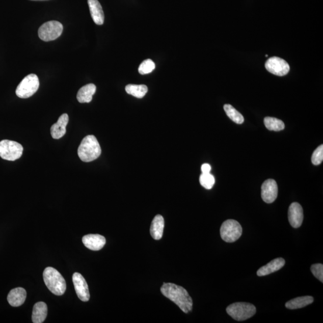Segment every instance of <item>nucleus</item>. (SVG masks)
Returning a JSON list of instances; mask_svg holds the SVG:
<instances>
[{
	"mask_svg": "<svg viewBox=\"0 0 323 323\" xmlns=\"http://www.w3.org/2000/svg\"><path fill=\"white\" fill-rule=\"evenodd\" d=\"M23 148L21 144L8 140L0 142V157L3 159L15 161L22 156Z\"/></svg>",
	"mask_w": 323,
	"mask_h": 323,
	"instance_id": "obj_6",
	"label": "nucleus"
},
{
	"mask_svg": "<svg viewBox=\"0 0 323 323\" xmlns=\"http://www.w3.org/2000/svg\"><path fill=\"white\" fill-rule=\"evenodd\" d=\"M199 182L206 190H211L215 184V178L210 173L203 174L199 177Z\"/></svg>",
	"mask_w": 323,
	"mask_h": 323,
	"instance_id": "obj_25",
	"label": "nucleus"
},
{
	"mask_svg": "<svg viewBox=\"0 0 323 323\" xmlns=\"http://www.w3.org/2000/svg\"><path fill=\"white\" fill-rule=\"evenodd\" d=\"M224 111L227 116L237 124H242L245 122V118H244L243 116L231 105L225 104L224 105Z\"/></svg>",
	"mask_w": 323,
	"mask_h": 323,
	"instance_id": "obj_24",
	"label": "nucleus"
},
{
	"mask_svg": "<svg viewBox=\"0 0 323 323\" xmlns=\"http://www.w3.org/2000/svg\"><path fill=\"white\" fill-rule=\"evenodd\" d=\"M226 312L236 321H245L256 313L255 306L247 302H236L228 306Z\"/></svg>",
	"mask_w": 323,
	"mask_h": 323,
	"instance_id": "obj_4",
	"label": "nucleus"
},
{
	"mask_svg": "<svg viewBox=\"0 0 323 323\" xmlns=\"http://www.w3.org/2000/svg\"><path fill=\"white\" fill-rule=\"evenodd\" d=\"M162 293L176 304L184 313H188L193 308V301L186 290L173 283H164Z\"/></svg>",
	"mask_w": 323,
	"mask_h": 323,
	"instance_id": "obj_1",
	"label": "nucleus"
},
{
	"mask_svg": "<svg viewBox=\"0 0 323 323\" xmlns=\"http://www.w3.org/2000/svg\"><path fill=\"white\" fill-rule=\"evenodd\" d=\"M285 263H286V261L284 259L281 258V257L275 259L271 261L265 266L260 267L257 271V275L259 277H263L277 272V271L283 268L285 265Z\"/></svg>",
	"mask_w": 323,
	"mask_h": 323,
	"instance_id": "obj_15",
	"label": "nucleus"
},
{
	"mask_svg": "<svg viewBox=\"0 0 323 323\" xmlns=\"http://www.w3.org/2000/svg\"><path fill=\"white\" fill-rule=\"evenodd\" d=\"M211 170V167L210 166V165H209L208 164H204L202 165L201 167L202 173H203V174L210 173Z\"/></svg>",
	"mask_w": 323,
	"mask_h": 323,
	"instance_id": "obj_29",
	"label": "nucleus"
},
{
	"mask_svg": "<svg viewBox=\"0 0 323 323\" xmlns=\"http://www.w3.org/2000/svg\"><path fill=\"white\" fill-rule=\"evenodd\" d=\"M311 271L314 276L321 283L323 282V265L321 263L312 264Z\"/></svg>",
	"mask_w": 323,
	"mask_h": 323,
	"instance_id": "obj_28",
	"label": "nucleus"
},
{
	"mask_svg": "<svg viewBox=\"0 0 323 323\" xmlns=\"http://www.w3.org/2000/svg\"><path fill=\"white\" fill-rule=\"evenodd\" d=\"M323 160V145L321 144L316 149L312 155L311 161L312 163L314 166H318L321 164Z\"/></svg>",
	"mask_w": 323,
	"mask_h": 323,
	"instance_id": "obj_27",
	"label": "nucleus"
},
{
	"mask_svg": "<svg viewBox=\"0 0 323 323\" xmlns=\"http://www.w3.org/2000/svg\"><path fill=\"white\" fill-rule=\"evenodd\" d=\"M96 86L94 84H88L79 89L77 94V99L79 102L89 103L92 100L93 95L96 92Z\"/></svg>",
	"mask_w": 323,
	"mask_h": 323,
	"instance_id": "obj_19",
	"label": "nucleus"
},
{
	"mask_svg": "<svg viewBox=\"0 0 323 323\" xmlns=\"http://www.w3.org/2000/svg\"><path fill=\"white\" fill-rule=\"evenodd\" d=\"M165 226L164 219L160 215H156L153 220L150 228V234L155 240H159L163 236Z\"/></svg>",
	"mask_w": 323,
	"mask_h": 323,
	"instance_id": "obj_18",
	"label": "nucleus"
},
{
	"mask_svg": "<svg viewBox=\"0 0 323 323\" xmlns=\"http://www.w3.org/2000/svg\"><path fill=\"white\" fill-rule=\"evenodd\" d=\"M288 221L294 228H298L302 225L304 220L303 208L298 202L292 203L288 208Z\"/></svg>",
	"mask_w": 323,
	"mask_h": 323,
	"instance_id": "obj_12",
	"label": "nucleus"
},
{
	"mask_svg": "<svg viewBox=\"0 0 323 323\" xmlns=\"http://www.w3.org/2000/svg\"><path fill=\"white\" fill-rule=\"evenodd\" d=\"M26 298V291L24 288L18 287L10 291L8 301L12 307H18L25 302Z\"/></svg>",
	"mask_w": 323,
	"mask_h": 323,
	"instance_id": "obj_17",
	"label": "nucleus"
},
{
	"mask_svg": "<svg viewBox=\"0 0 323 323\" xmlns=\"http://www.w3.org/2000/svg\"><path fill=\"white\" fill-rule=\"evenodd\" d=\"M125 90L128 94L131 95L137 98H142L148 92L147 86L144 85H128L125 88Z\"/></svg>",
	"mask_w": 323,
	"mask_h": 323,
	"instance_id": "obj_22",
	"label": "nucleus"
},
{
	"mask_svg": "<svg viewBox=\"0 0 323 323\" xmlns=\"http://www.w3.org/2000/svg\"><path fill=\"white\" fill-rule=\"evenodd\" d=\"M314 298L309 295L299 297L288 301L286 304V307L289 309H297L304 308L313 303Z\"/></svg>",
	"mask_w": 323,
	"mask_h": 323,
	"instance_id": "obj_21",
	"label": "nucleus"
},
{
	"mask_svg": "<svg viewBox=\"0 0 323 323\" xmlns=\"http://www.w3.org/2000/svg\"><path fill=\"white\" fill-rule=\"evenodd\" d=\"M265 68L270 73L278 76H284L290 71V66L287 62L276 57L268 59L265 64Z\"/></svg>",
	"mask_w": 323,
	"mask_h": 323,
	"instance_id": "obj_9",
	"label": "nucleus"
},
{
	"mask_svg": "<svg viewBox=\"0 0 323 323\" xmlns=\"http://www.w3.org/2000/svg\"><path fill=\"white\" fill-rule=\"evenodd\" d=\"M220 232L223 240L232 243L236 241L241 236L243 228L238 222L229 219L223 223Z\"/></svg>",
	"mask_w": 323,
	"mask_h": 323,
	"instance_id": "obj_7",
	"label": "nucleus"
},
{
	"mask_svg": "<svg viewBox=\"0 0 323 323\" xmlns=\"http://www.w3.org/2000/svg\"><path fill=\"white\" fill-rule=\"evenodd\" d=\"M84 245L88 249L94 251L100 250L106 243L105 237L98 234H89L82 239Z\"/></svg>",
	"mask_w": 323,
	"mask_h": 323,
	"instance_id": "obj_13",
	"label": "nucleus"
},
{
	"mask_svg": "<svg viewBox=\"0 0 323 323\" xmlns=\"http://www.w3.org/2000/svg\"><path fill=\"white\" fill-rule=\"evenodd\" d=\"M264 123L268 130L274 131H280L285 128L284 123L282 120L271 117L264 118Z\"/></svg>",
	"mask_w": 323,
	"mask_h": 323,
	"instance_id": "obj_23",
	"label": "nucleus"
},
{
	"mask_svg": "<svg viewBox=\"0 0 323 323\" xmlns=\"http://www.w3.org/2000/svg\"><path fill=\"white\" fill-rule=\"evenodd\" d=\"M73 282L77 297L82 301L88 302L90 299L87 281L80 274L75 273L73 276Z\"/></svg>",
	"mask_w": 323,
	"mask_h": 323,
	"instance_id": "obj_10",
	"label": "nucleus"
},
{
	"mask_svg": "<svg viewBox=\"0 0 323 323\" xmlns=\"http://www.w3.org/2000/svg\"><path fill=\"white\" fill-rule=\"evenodd\" d=\"M47 315V305L39 302L34 306L32 320L34 323H42L45 320Z\"/></svg>",
	"mask_w": 323,
	"mask_h": 323,
	"instance_id": "obj_20",
	"label": "nucleus"
},
{
	"mask_svg": "<svg viewBox=\"0 0 323 323\" xmlns=\"http://www.w3.org/2000/svg\"><path fill=\"white\" fill-rule=\"evenodd\" d=\"M278 185L277 182L273 179H268L262 185L261 196L266 203H273L278 197Z\"/></svg>",
	"mask_w": 323,
	"mask_h": 323,
	"instance_id": "obj_11",
	"label": "nucleus"
},
{
	"mask_svg": "<svg viewBox=\"0 0 323 323\" xmlns=\"http://www.w3.org/2000/svg\"><path fill=\"white\" fill-rule=\"evenodd\" d=\"M39 86V79L37 75L30 74L20 82L16 88V94L20 98H29L35 94Z\"/></svg>",
	"mask_w": 323,
	"mask_h": 323,
	"instance_id": "obj_5",
	"label": "nucleus"
},
{
	"mask_svg": "<svg viewBox=\"0 0 323 323\" xmlns=\"http://www.w3.org/2000/svg\"><path fill=\"white\" fill-rule=\"evenodd\" d=\"M63 32V25L56 20L43 24L39 30V36L44 42H50L60 37Z\"/></svg>",
	"mask_w": 323,
	"mask_h": 323,
	"instance_id": "obj_8",
	"label": "nucleus"
},
{
	"mask_svg": "<svg viewBox=\"0 0 323 323\" xmlns=\"http://www.w3.org/2000/svg\"><path fill=\"white\" fill-rule=\"evenodd\" d=\"M44 283L51 293L57 295H63L66 290L64 278L53 267H47L43 272Z\"/></svg>",
	"mask_w": 323,
	"mask_h": 323,
	"instance_id": "obj_3",
	"label": "nucleus"
},
{
	"mask_svg": "<svg viewBox=\"0 0 323 323\" xmlns=\"http://www.w3.org/2000/svg\"><path fill=\"white\" fill-rule=\"evenodd\" d=\"M89 10L94 22L101 25L104 22V14L102 6L98 0H88Z\"/></svg>",
	"mask_w": 323,
	"mask_h": 323,
	"instance_id": "obj_16",
	"label": "nucleus"
},
{
	"mask_svg": "<svg viewBox=\"0 0 323 323\" xmlns=\"http://www.w3.org/2000/svg\"><path fill=\"white\" fill-rule=\"evenodd\" d=\"M155 68V64L152 60L150 59L144 61L142 64L140 65L139 68V71L141 74H147L150 73L154 70Z\"/></svg>",
	"mask_w": 323,
	"mask_h": 323,
	"instance_id": "obj_26",
	"label": "nucleus"
},
{
	"mask_svg": "<svg viewBox=\"0 0 323 323\" xmlns=\"http://www.w3.org/2000/svg\"><path fill=\"white\" fill-rule=\"evenodd\" d=\"M78 156L85 163H90L98 159L101 154L100 145L94 136L85 137L82 141L77 151Z\"/></svg>",
	"mask_w": 323,
	"mask_h": 323,
	"instance_id": "obj_2",
	"label": "nucleus"
},
{
	"mask_svg": "<svg viewBox=\"0 0 323 323\" xmlns=\"http://www.w3.org/2000/svg\"><path fill=\"white\" fill-rule=\"evenodd\" d=\"M69 120V117L64 113L62 115L56 123L51 127V136L54 139H60L66 133V127Z\"/></svg>",
	"mask_w": 323,
	"mask_h": 323,
	"instance_id": "obj_14",
	"label": "nucleus"
}]
</instances>
